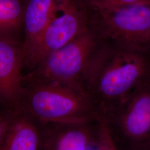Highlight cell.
Returning <instances> with one entry per match:
<instances>
[{"mask_svg": "<svg viewBox=\"0 0 150 150\" xmlns=\"http://www.w3.org/2000/svg\"><path fill=\"white\" fill-rule=\"evenodd\" d=\"M43 123L100 118L88 96L69 87L23 75L20 106Z\"/></svg>", "mask_w": 150, "mask_h": 150, "instance_id": "7a4b0ae2", "label": "cell"}, {"mask_svg": "<svg viewBox=\"0 0 150 150\" xmlns=\"http://www.w3.org/2000/svg\"><path fill=\"white\" fill-rule=\"evenodd\" d=\"M105 42L91 71L87 93L100 118H107L150 76V54Z\"/></svg>", "mask_w": 150, "mask_h": 150, "instance_id": "6da1fadb", "label": "cell"}, {"mask_svg": "<svg viewBox=\"0 0 150 150\" xmlns=\"http://www.w3.org/2000/svg\"><path fill=\"white\" fill-rule=\"evenodd\" d=\"M70 0H25L24 64L50 22Z\"/></svg>", "mask_w": 150, "mask_h": 150, "instance_id": "30bf717a", "label": "cell"}, {"mask_svg": "<svg viewBox=\"0 0 150 150\" xmlns=\"http://www.w3.org/2000/svg\"><path fill=\"white\" fill-rule=\"evenodd\" d=\"M8 122L5 117L0 113V147L5 139L7 130Z\"/></svg>", "mask_w": 150, "mask_h": 150, "instance_id": "5bb4252c", "label": "cell"}, {"mask_svg": "<svg viewBox=\"0 0 150 150\" xmlns=\"http://www.w3.org/2000/svg\"><path fill=\"white\" fill-rule=\"evenodd\" d=\"M101 121L100 137L96 150H116L110 138L104 120L102 119Z\"/></svg>", "mask_w": 150, "mask_h": 150, "instance_id": "4fadbf2b", "label": "cell"}, {"mask_svg": "<svg viewBox=\"0 0 150 150\" xmlns=\"http://www.w3.org/2000/svg\"><path fill=\"white\" fill-rule=\"evenodd\" d=\"M101 118L45 124V150H92L98 142Z\"/></svg>", "mask_w": 150, "mask_h": 150, "instance_id": "ba28073f", "label": "cell"}, {"mask_svg": "<svg viewBox=\"0 0 150 150\" xmlns=\"http://www.w3.org/2000/svg\"><path fill=\"white\" fill-rule=\"evenodd\" d=\"M105 44V41L89 28L48 54L23 75L59 83L87 95V86L91 71Z\"/></svg>", "mask_w": 150, "mask_h": 150, "instance_id": "3957f363", "label": "cell"}, {"mask_svg": "<svg viewBox=\"0 0 150 150\" xmlns=\"http://www.w3.org/2000/svg\"><path fill=\"white\" fill-rule=\"evenodd\" d=\"M103 119L116 150H144L150 147V76Z\"/></svg>", "mask_w": 150, "mask_h": 150, "instance_id": "5b68a950", "label": "cell"}, {"mask_svg": "<svg viewBox=\"0 0 150 150\" xmlns=\"http://www.w3.org/2000/svg\"><path fill=\"white\" fill-rule=\"evenodd\" d=\"M90 5L97 8H110L121 6L150 4V0H86Z\"/></svg>", "mask_w": 150, "mask_h": 150, "instance_id": "7c38bea8", "label": "cell"}, {"mask_svg": "<svg viewBox=\"0 0 150 150\" xmlns=\"http://www.w3.org/2000/svg\"><path fill=\"white\" fill-rule=\"evenodd\" d=\"M2 115L8 127L0 150H45L44 123L21 108Z\"/></svg>", "mask_w": 150, "mask_h": 150, "instance_id": "9c48e42d", "label": "cell"}, {"mask_svg": "<svg viewBox=\"0 0 150 150\" xmlns=\"http://www.w3.org/2000/svg\"><path fill=\"white\" fill-rule=\"evenodd\" d=\"M23 45L0 38V113L20 108L23 77Z\"/></svg>", "mask_w": 150, "mask_h": 150, "instance_id": "52a82bcc", "label": "cell"}, {"mask_svg": "<svg viewBox=\"0 0 150 150\" xmlns=\"http://www.w3.org/2000/svg\"><path fill=\"white\" fill-rule=\"evenodd\" d=\"M150 150V146L149 147H147V148H146V149H145V150Z\"/></svg>", "mask_w": 150, "mask_h": 150, "instance_id": "9a60e30c", "label": "cell"}, {"mask_svg": "<svg viewBox=\"0 0 150 150\" xmlns=\"http://www.w3.org/2000/svg\"><path fill=\"white\" fill-rule=\"evenodd\" d=\"M90 5L86 0H70L50 22L23 66L33 70L48 54L89 30Z\"/></svg>", "mask_w": 150, "mask_h": 150, "instance_id": "8992f818", "label": "cell"}, {"mask_svg": "<svg viewBox=\"0 0 150 150\" xmlns=\"http://www.w3.org/2000/svg\"><path fill=\"white\" fill-rule=\"evenodd\" d=\"M25 0H0V38L24 45Z\"/></svg>", "mask_w": 150, "mask_h": 150, "instance_id": "8fae6325", "label": "cell"}, {"mask_svg": "<svg viewBox=\"0 0 150 150\" xmlns=\"http://www.w3.org/2000/svg\"><path fill=\"white\" fill-rule=\"evenodd\" d=\"M89 5V28L103 40L150 54V4L104 8Z\"/></svg>", "mask_w": 150, "mask_h": 150, "instance_id": "277c9868", "label": "cell"}]
</instances>
